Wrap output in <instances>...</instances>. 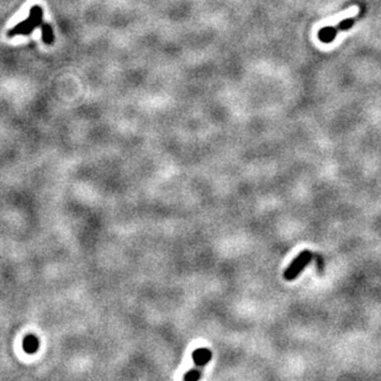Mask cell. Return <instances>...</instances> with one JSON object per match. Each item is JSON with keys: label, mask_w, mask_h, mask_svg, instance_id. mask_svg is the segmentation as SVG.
Here are the masks:
<instances>
[{"label": "cell", "mask_w": 381, "mask_h": 381, "mask_svg": "<svg viewBox=\"0 0 381 381\" xmlns=\"http://www.w3.org/2000/svg\"><path fill=\"white\" fill-rule=\"evenodd\" d=\"M193 358L194 363H195L196 365L203 367V365L208 364V363L210 362L211 352L209 349H206V348H200V349L195 350V352L193 353Z\"/></svg>", "instance_id": "obj_4"}, {"label": "cell", "mask_w": 381, "mask_h": 381, "mask_svg": "<svg viewBox=\"0 0 381 381\" xmlns=\"http://www.w3.org/2000/svg\"><path fill=\"white\" fill-rule=\"evenodd\" d=\"M39 348V340L34 335H29V337L25 338L24 340V349L26 353H35Z\"/></svg>", "instance_id": "obj_6"}, {"label": "cell", "mask_w": 381, "mask_h": 381, "mask_svg": "<svg viewBox=\"0 0 381 381\" xmlns=\"http://www.w3.org/2000/svg\"><path fill=\"white\" fill-rule=\"evenodd\" d=\"M42 19H44V10L40 5H34L30 10V16L26 20H24L20 24L15 25L11 30L7 31V37L11 39V37L19 36V35H27L32 34L35 29L37 27H41Z\"/></svg>", "instance_id": "obj_1"}, {"label": "cell", "mask_w": 381, "mask_h": 381, "mask_svg": "<svg viewBox=\"0 0 381 381\" xmlns=\"http://www.w3.org/2000/svg\"><path fill=\"white\" fill-rule=\"evenodd\" d=\"M41 29H42V40L46 45H51L54 44V31H52V27L50 24H41Z\"/></svg>", "instance_id": "obj_5"}, {"label": "cell", "mask_w": 381, "mask_h": 381, "mask_svg": "<svg viewBox=\"0 0 381 381\" xmlns=\"http://www.w3.org/2000/svg\"><path fill=\"white\" fill-rule=\"evenodd\" d=\"M200 377H201L200 372H198V370H190V373H189V374H186L185 377H184V379L185 380H198Z\"/></svg>", "instance_id": "obj_7"}, {"label": "cell", "mask_w": 381, "mask_h": 381, "mask_svg": "<svg viewBox=\"0 0 381 381\" xmlns=\"http://www.w3.org/2000/svg\"><path fill=\"white\" fill-rule=\"evenodd\" d=\"M357 17H350V19L344 20V21L339 22L335 26H328L324 27L319 31V39L320 41L324 42V44H330L332 41H334V39L337 37V34L339 31H344V30L350 29L353 25L357 21Z\"/></svg>", "instance_id": "obj_3"}, {"label": "cell", "mask_w": 381, "mask_h": 381, "mask_svg": "<svg viewBox=\"0 0 381 381\" xmlns=\"http://www.w3.org/2000/svg\"><path fill=\"white\" fill-rule=\"evenodd\" d=\"M312 252L311 251H302L294 261L291 262L289 267L285 269L284 272V279L287 281H292V280L296 279L300 275V272L304 271L307 266L310 264V262L312 261Z\"/></svg>", "instance_id": "obj_2"}]
</instances>
